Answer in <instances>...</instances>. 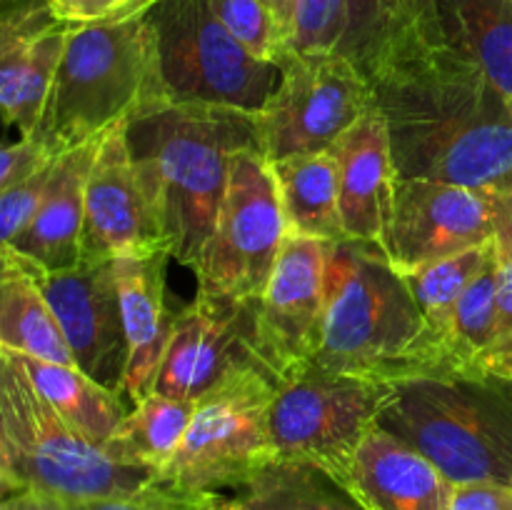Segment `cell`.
Returning <instances> with one entry per match:
<instances>
[{
  "label": "cell",
  "instance_id": "obj_4",
  "mask_svg": "<svg viewBox=\"0 0 512 510\" xmlns=\"http://www.w3.org/2000/svg\"><path fill=\"white\" fill-rule=\"evenodd\" d=\"M378 428L425 455L453 485L512 488V378L460 368L390 380Z\"/></svg>",
  "mask_w": 512,
  "mask_h": 510
},
{
  "label": "cell",
  "instance_id": "obj_37",
  "mask_svg": "<svg viewBox=\"0 0 512 510\" xmlns=\"http://www.w3.org/2000/svg\"><path fill=\"white\" fill-rule=\"evenodd\" d=\"M450 510H512V488L500 483H458Z\"/></svg>",
  "mask_w": 512,
  "mask_h": 510
},
{
  "label": "cell",
  "instance_id": "obj_5",
  "mask_svg": "<svg viewBox=\"0 0 512 510\" xmlns=\"http://www.w3.org/2000/svg\"><path fill=\"white\" fill-rule=\"evenodd\" d=\"M165 100L158 40L145 8L108 23L78 25L65 40L33 138L63 155Z\"/></svg>",
  "mask_w": 512,
  "mask_h": 510
},
{
  "label": "cell",
  "instance_id": "obj_19",
  "mask_svg": "<svg viewBox=\"0 0 512 510\" xmlns=\"http://www.w3.org/2000/svg\"><path fill=\"white\" fill-rule=\"evenodd\" d=\"M168 258V250H158V253L125 255L115 260V278H118L125 333H128L130 345L125 395L133 403L148 398L155 390L160 365L173 340L178 313H173L165 300Z\"/></svg>",
  "mask_w": 512,
  "mask_h": 510
},
{
  "label": "cell",
  "instance_id": "obj_14",
  "mask_svg": "<svg viewBox=\"0 0 512 510\" xmlns=\"http://www.w3.org/2000/svg\"><path fill=\"white\" fill-rule=\"evenodd\" d=\"M495 240L490 190L395 178L385 255L398 273Z\"/></svg>",
  "mask_w": 512,
  "mask_h": 510
},
{
  "label": "cell",
  "instance_id": "obj_1",
  "mask_svg": "<svg viewBox=\"0 0 512 510\" xmlns=\"http://www.w3.org/2000/svg\"><path fill=\"white\" fill-rule=\"evenodd\" d=\"M395 178L493 190L512 178V108L435 30V10L368 73Z\"/></svg>",
  "mask_w": 512,
  "mask_h": 510
},
{
  "label": "cell",
  "instance_id": "obj_32",
  "mask_svg": "<svg viewBox=\"0 0 512 510\" xmlns=\"http://www.w3.org/2000/svg\"><path fill=\"white\" fill-rule=\"evenodd\" d=\"M348 20V0H298L290 50L338 53Z\"/></svg>",
  "mask_w": 512,
  "mask_h": 510
},
{
  "label": "cell",
  "instance_id": "obj_21",
  "mask_svg": "<svg viewBox=\"0 0 512 510\" xmlns=\"http://www.w3.org/2000/svg\"><path fill=\"white\" fill-rule=\"evenodd\" d=\"M0 348L48 363L75 365L58 315L25 265L0 248Z\"/></svg>",
  "mask_w": 512,
  "mask_h": 510
},
{
  "label": "cell",
  "instance_id": "obj_30",
  "mask_svg": "<svg viewBox=\"0 0 512 510\" xmlns=\"http://www.w3.org/2000/svg\"><path fill=\"white\" fill-rule=\"evenodd\" d=\"M495 340H498V245L450 313L445 348L458 368H473L475 358Z\"/></svg>",
  "mask_w": 512,
  "mask_h": 510
},
{
  "label": "cell",
  "instance_id": "obj_26",
  "mask_svg": "<svg viewBox=\"0 0 512 510\" xmlns=\"http://www.w3.org/2000/svg\"><path fill=\"white\" fill-rule=\"evenodd\" d=\"M13 353V350H10ZM28 373L30 383L40 395L53 405L55 413L63 415L70 425L88 435L95 443L105 445L115 435L130 408L120 400L118 393L100 385L75 365L48 363V360L28 358L13 353Z\"/></svg>",
  "mask_w": 512,
  "mask_h": 510
},
{
  "label": "cell",
  "instance_id": "obj_17",
  "mask_svg": "<svg viewBox=\"0 0 512 510\" xmlns=\"http://www.w3.org/2000/svg\"><path fill=\"white\" fill-rule=\"evenodd\" d=\"M338 168L340 215L350 240L383 250L393 208L395 168L388 125L378 108L360 118L330 148ZM385 253V250H383Z\"/></svg>",
  "mask_w": 512,
  "mask_h": 510
},
{
  "label": "cell",
  "instance_id": "obj_36",
  "mask_svg": "<svg viewBox=\"0 0 512 510\" xmlns=\"http://www.w3.org/2000/svg\"><path fill=\"white\" fill-rule=\"evenodd\" d=\"M55 158H60V155L45 148L33 135L30 138H20L18 143L5 145L3 153H0V190L30 178V175L38 173L40 168H45Z\"/></svg>",
  "mask_w": 512,
  "mask_h": 510
},
{
  "label": "cell",
  "instance_id": "obj_35",
  "mask_svg": "<svg viewBox=\"0 0 512 510\" xmlns=\"http://www.w3.org/2000/svg\"><path fill=\"white\" fill-rule=\"evenodd\" d=\"M58 23L78 28V25L108 23L125 15L143 10L145 0H45Z\"/></svg>",
  "mask_w": 512,
  "mask_h": 510
},
{
  "label": "cell",
  "instance_id": "obj_42",
  "mask_svg": "<svg viewBox=\"0 0 512 510\" xmlns=\"http://www.w3.org/2000/svg\"><path fill=\"white\" fill-rule=\"evenodd\" d=\"M263 3L270 5V10L278 15L283 28L288 30V35L293 38V18H295V3H298V0H263Z\"/></svg>",
  "mask_w": 512,
  "mask_h": 510
},
{
  "label": "cell",
  "instance_id": "obj_16",
  "mask_svg": "<svg viewBox=\"0 0 512 510\" xmlns=\"http://www.w3.org/2000/svg\"><path fill=\"white\" fill-rule=\"evenodd\" d=\"M328 243L288 233L268 288L260 295V325L283 378L310 363L323 338Z\"/></svg>",
  "mask_w": 512,
  "mask_h": 510
},
{
  "label": "cell",
  "instance_id": "obj_9",
  "mask_svg": "<svg viewBox=\"0 0 512 510\" xmlns=\"http://www.w3.org/2000/svg\"><path fill=\"white\" fill-rule=\"evenodd\" d=\"M383 383L303 363L275 383L270 408L273 460H300L343 478L378 428Z\"/></svg>",
  "mask_w": 512,
  "mask_h": 510
},
{
  "label": "cell",
  "instance_id": "obj_20",
  "mask_svg": "<svg viewBox=\"0 0 512 510\" xmlns=\"http://www.w3.org/2000/svg\"><path fill=\"white\" fill-rule=\"evenodd\" d=\"M100 138L63 153L48 195L35 218L13 243L3 248H10L25 263L45 273H60V270H70L83 263L85 183H88Z\"/></svg>",
  "mask_w": 512,
  "mask_h": 510
},
{
  "label": "cell",
  "instance_id": "obj_6",
  "mask_svg": "<svg viewBox=\"0 0 512 510\" xmlns=\"http://www.w3.org/2000/svg\"><path fill=\"white\" fill-rule=\"evenodd\" d=\"M155 473L115 460L35 390L10 350L0 348V483L3 495L35 490L63 503L138 493Z\"/></svg>",
  "mask_w": 512,
  "mask_h": 510
},
{
  "label": "cell",
  "instance_id": "obj_34",
  "mask_svg": "<svg viewBox=\"0 0 512 510\" xmlns=\"http://www.w3.org/2000/svg\"><path fill=\"white\" fill-rule=\"evenodd\" d=\"M195 500L165 488L160 483H150L138 493L115 495V498L85 500V503H68V510H193Z\"/></svg>",
  "mask_w": 512,
  "mask_h": 510
},
{
  "label": "cell",
  "instance_id": "obj_27",
  "mask_svg": "<svg viewBox=\"0 0 512 510\" xmlns=\"http://www.w3.org/2000/svg\"><path fill=\"white\" fill-rule=\"evenodd\" d=\"M195 403L198 400L150 393L133 403L105 448L120 463L148 468L158 475L183 445L193 423Z\"/></svg>",
  "mask_w": 512,
  "mask_h": 510
},
{
  "label": "cell",
  "instance_id": "obj_29",
  "mask_svg": "<svg viewBox=\"0 0 512 510\" xmlns=\"http://www.w3.org/2000/svg\"><path fill=\"white\" fill-rule=\"evenodd\" d=\"M493 253L495 240H490V243L480 245V248L463 250V253L448 255V258L433 260V263H425L420 268L400 273L405 278V283H408L425 323L443 340V345L450 313H453L460 295L478 278V273L485 268V263H488Z\"/></svg>",
  "mask_w": 512,
  "mask_h": 510
},
{
  "label": "cell",
  "instance_id": "obj_24",
  "mask_svg": "<svg viewBox=\"0 0 512 510\" xmlns=\"http://www.w3.org/2000/svg\"><path fill=\"white\" fill-rule=\"evenodd\" d=\"M68 33L70 25H60L40 38L0 40V105L20 138L38 130Z\"/></svg>",
  "mask_w": 512,
  "mask_h": 510
},
{
  "label": "cell",
  "instance_id": "obj_3",
  "mask_svg": "<svg viewBox=\"0 0 512 510\" xmlns=\"http://www.w3.org/2000/svg\"><path fill=\"white\" fill-rule=\"evenodd\" d=\"M310 363L375 383L460 370L378 245L328 243L320 348Z\"/></svg>",
  "mask_w": 512,
  "mask_h": 510
},
{
  "label": "cell",
  "instance_id": "obj_10",
  "mask_svg": "<svg viewBox=\"0 0 512 510\" xmlns=\"http://www.w3.org/2000/svg\"><path fill=\"white\" fill-rule=\"evenodd\" d=\"M280 80L255 115L265 158L323 153L375 108L370 80L340 53H288Z\"/></svg>",
  "mask_w": 512,
  "mask_h": 510
},
{
  "label": "cell",
  "instance_id": "obj_23",
  "mask_svg": "<svg viewBox=\"0 0 512 510\" xmlns=\"http://www.w3.org/2000/svg\"><path fill=\"white\" fill-rule=\"evenodd\" d=\"M288 233L325 243L345 240L338 168L330 150L290 155L270 163Z\"/></svg>",
  "mask_w": 512,
  "mask_h": 510
},
{
  "label": "cell",
  "instance_id": "obj_18",
  "mask_svg": "<svg viewBox=\"0 0 512 510\" xmlns=\"http://www.w3.org/2000/svg\"><path fill=\"white\" fill-rule=\"evenodd\" d=\"M365 510H450L453 483L425 455L373 428L343 478Z\"/></svg>",
  "mask_w": 512,
  "mask_h": 510
},
{
  "label": "cell",
  "instance_id": "obj_38",
  "mask_svg": "<svg viewBox=\"0 0 512 510\" xmlns=\"http://www.w3.org/2000/svg\"><path fill=\"white\" fill-rule=\"evenodd\" d=\"M493 198V228L500 258H512V178L490 190Z\"/></svg>",
  "mask_w": 512,
  "mask_h": 510
},
{
  "label": "cell",
  "instance_id": "obj_45",
  "mask_svg": "<svg viewBox=\"0 0 512 510\" xmlns=\"http://www.w3.org/2000/svg\"><path fill=\"white\" fill-rule=\"evenodd\" d=\"M510 108H512V103H510Z\"/></svg>",
  "mask_w": 512,
  "mask_h": 510
},
{
  "label": "cell",
  "instance_id": "obj_41",
  "mask_svg": "<svg viewBox=\"0 0 512 510\" xmlns=\"http://www.w3.org/2000/svg\"><path fill=\"white\" fill-rule=\"evenodd\" d=\"M0 510H68V503L50 495L35 493V490H15L3 495Z\"/></svg>",
  "mask_w": 512,
  "mask_h": 510
},
{
  "label": "cell",
  "instance_id": "obj_43",
  "mask_svg": "<svg viewBox=\"0 0 512 510\" xmlns=\"http://www.w3.org/2000/svg\"><path fill=\"white\" fill-rule=\"evenodd\" d=\"M193 510H233L230 508L228 498L223 493H213V495H203V498L195 500Z\"/></svg>",
  "mask_w": 512,
  "mask_h": 510
},
{
  "label": "cell",
  "instance_id": "obj_8",
  "mask_svg": "<svg viewBox=\"0 0 512 510\" xmlns=\"http://www.w3.org/2000/svg\"><path fill=\"white\" fill-rule=\"evenodd\" d=\"M275 383L273 375L250 370L198 398L183 445L155 475V483L188 498H203L235 490L270 463Z\"/></svg>",
  "mask_w": 512,
  "mask_h": 510
},
{
  "label": "cell",
  "instance_id": "obj_22",
  "mask_svg": "<svg viewBox=\"0 0 512 510\" xmlns=\"http://www.w3.org/2000/svg\"><path fill=\"white\" fill-rule=\"evenodd\" d=\"M445 45L473 60L512 103V0H433Z\"/></svg>",
  "mask_w": 512,
  "mask_h": 510
},
{
  "label": "cell",
  "instance_id": "obj_28",
  "mask_svg": "<svg viewBox=\"0 0 512 510\" xmlns=\"http://www.w3.org/2000/svg\"><path fill=\"white\" fill-rule=\"evenodd\" d=\"M433 10V0H348V20L338 53L368 78L398 40L408 38Z\"/></svg>",
  "mask_w": 512,
  "mask_h": 510
},
{
  "label": "cell",
  "instance_id": "obj_11",
  "mask_svg": "<svg viewBox=\"0 0 512 510\" xmlns=\"http://www.w3.org/2000/svg\"><path fill=\"white\" fill-rule=\"evenodd\" d=\"M288 238L273 168L260 148L240 150L230 165L218 220L193 273L198 290L260 298Z\"/></svg>",
  "mask_w": 512,
  "mask_h": 510
},
{
  "label": "cell",
  "instance_id": "obj_12",
  "mask_svg": "<svg viewBox=\"0 0 512 510\" xmlns=\"http://www.w3.org/2000/svg\"><path fill=\"white\" fill-rule=\"evenodd\" d=\"M263 370L280 380L260 325V298H228L198 290L175 318L153 393L198 400L218 385Z\"/></svg>",
  "mask_w": 512,
  "mask_h": 510
},
{
  "label": "cell",
  "instance_id": "obj_39",
  "mask_svg": "<svg viewBox=\"0 0 512 510\" xmlns=\"http://www.w3.org/2000/svg\"><path fill=\"white\" fill-rule=\"evenodd\" d=\"M512 335V258L498 253V338Z\"/></svg>",
  "mask_w": 512,
  "mask_h": 510
},
{
  "label": "cell",
  "instance_id": "obj_40",
  "mask_svg": "<svg viewBox=\"0 0 512 510\" xmlns=\"http://www.w3.org/2000/svg\"><path fill=\"white\" fill-rule=\"evenodd\" d=\"M473 368L493 375H503V378H512V335L498 338L488 350H483L475 358Z\"/></svg>",
  "mask_w": 512,
  "mask_h": 510
},
{
  "label": "cell",
  "instance_id": "obj_44",
  "mask_svg": "<svg viewBox=\"0 0 512 510\" xmlns=\"http://www.w3.org/2000/svg\"><path fill=\"white\" fill-rule=\"evenodd\" d=\"M150 3H153V0H145V3H143V8H148V5H150Z\"/></svg>",
  "mask_w": 512,
  "mask_h": 510
},
{
  "label": "cell",
  "instance_id": "obj_15",
  "mask_svg": "<svg viewBox=\"0 0 512 510\" xmlns=\"http://www.w3.org/2000/svg\"><path fill=\"white\" fill-rule=\"evenodd\" d=\"M128 120L100 138L85 183L83 260H118L165 248L160 220L128 148Z\"/></svg>",
  "mask_w": 512,
  "mask_h": 510
},
{
  "label": "cell",
  "instance_id": "obj_13",
  "mask_svg": "<svg viewBox=\"0 0 512 510\" xmlns=\"http://www.w3.org/2000/svg\"><path fill=\"white\" fill-rule=\"evenodd\" d=\"M15 258L33 275L58 315L78 368L113 393L125 395L130 345L115 278V260H83L70 270L45 273L25 263L20 255Z\"/></svg>",
  "mask_w": 512,
  "mask_h": 510
},
{
  "label": "cell",
  "instance_id": "obj_25",
  "mask_svg": "<svg viewBox=\"0 0 512 510\" xmlns=\"http://www.w3.org/2000/svg\"><path fill=\"white\" fill-rule=\"evenodd\" d=\"M223 495L233 510H365L343 480L300 460H270Z\"/></svg>",
  "mask_w": 512,
  "mask_h": 510
},
{
  "label": "cell",
  "instance_id": "obj_2",
  "mask_svg": "<svg viewBox=\"0 0 512 510\" xmlns=\"http://www.w3.org/2000/svg\"><path fill=\"white\" fill-rule=\"evenodd\" d=\"M125 133L170 258L195 270L218 220L233 158L260 148L255 115L165 100L135 113Z\"/></svg>",
  "mask_w": 512,
  "mask_h": 510
},
{
  "label": "cell",
  "instance_id": "obj_7",
  "mask_svg": "<svg viewBox=\"0 0 512 510\" xmlns=\"http://www.w3.org/2000/svg\"><path fill=\"white\" fill-rule=\"evenodd\" d=\"M165 93L173 103H208L258 115L280 80L275 63L250 55L215 18L210 0H153Z\"/></svg>",
  "mask_w": 512,
  "mask_h": 510
},
{
  "label": "cell",
  "instance_id": "obj_33",
  "mask_svg": "<svg viewBox=\"0 0 512 510\" xmlns=\"http://www.w3.org/2000/svg\"><path fill=\"white\" fill-rule=\"evenodd\" d=\"M60 158L50 160L45 168H40L30 178L0 190V243L10 245L28 228V223L35 218L38 208L43 205L45 195H48V188L53 183V175Z\"/></svg>",
  "mask_w": 512,
  "mask_h": 510
},
{
  "label": "cell",
  "instance_id": "obj_31",
  "mask_svg": "<svg viewBox=\"0 0 512 510\" xmlns=\"http://www.w3.org/2000/svg\"><path fill=\"white\" fill-rule=\"evenodd\" d=\"M215 18L263 63H280L290 50V35L263 0H210Z\"/></svg>",
  "mask_w": 512,
  "mask_h": 510
}]
</instances>
